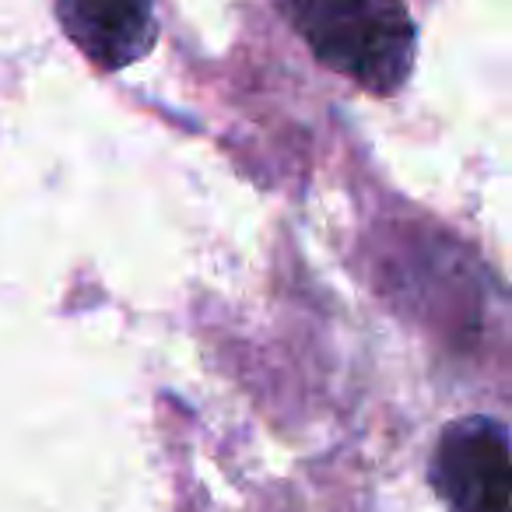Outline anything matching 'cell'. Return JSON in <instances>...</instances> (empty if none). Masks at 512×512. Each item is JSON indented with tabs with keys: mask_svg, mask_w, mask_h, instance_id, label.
<instances>
[{
	"mask_svg": "<svg viewBox=\"0 0 512 512\" xmlns=\"http://www.w3.org/2000/svg\"><path fill=\"white\" fill-rule=\"evenodd\" d=\"M288 25L323 67L372 95L411 78L418 29L404 0H278Z\"/></svg>",
	"mask_w": 512,
	"mask_h": 512,
	"instance_id": "obj_1",
	"label": "cell"
},
{
	"mask_svg": "<svg viewBox=\"0 0 512 512\" xmlns=\"http://www.w3.org/2000/svg\"><path fill=\"white\" fill-rule=\"evenodd\" d=\"M432 484L449 512H509V432L495 418H463L442 432Z\"/></svg>",
	"mask_w": 512,
	"mask_h": 512,
	"instance_id": "obj_2",
	"label": "cell"
},
{
	"mask_svg": "<svg viewBox=\"0 0 512 512\" xmlns=\"http://www.w3.org/2000/svg\"><path fill=\"white\" fill-rule=\"evenodd\" d=\"M64 36L99 71H123L155 50V0H57Z\"/></svg>",
	"mask_w": 512,
	"mask_h": 512,
	"instance_id": "obj_3",
	"label": "cell"
}]
</instances>
